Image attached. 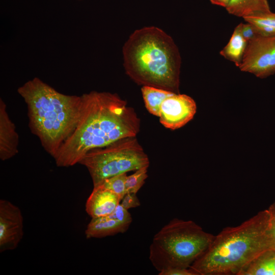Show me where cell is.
Segmentation results:
<instances>
[{"label": "cell", "instance_id": "obj_1", "mask_svg": "<svg viewBox=\"0 0 275 275\" xmlns=\"http://www.w3.org/2000/svg\"><path fill=\"white\" fill-rule=\"evenodd\" d=\"M141 121L134 109L116 93L91 91L81 95L73 131L52 157L59 167L73 166L91 150L136 136Z\"/></svg>", "mask_w": 275, "mask_h": 275}, {"label": "cell", "instance_id": "obj_2", "mask_svg": "<svg viewBox=\"0 0 275 275\" xmlns=\"http://www.w3.org/2000/svg\"><path fill=\"white\" fill-rule=\"evenodd\" d=\"M126 74L137 84L179 93L181 59L173 39L156 26L135 30L123 47Z\"/></svg>", "mask_w": 275, "mask_h": 275}, {"label": "cell", "instance_id": "obj_3", "mask_svg": "<svg viewBox=\"0 0 275 275\" xmlns=\"http://www.w3.org/2000/svg\"><path fill=\"white\" fill-rule=\"evenodd\" d=\"M271 249L267 209L238 226L224 228L190 268L198 275H239L265 250Z\"/></svg>", "mask_w": 275, "mask_h": 275}, {"label": "cell", "instance_id": "obj_4", "mask_svg": "<svg viewBox=\"0 0 275 275\" xmlns=\"http://www.w3.org/2000/svg\"><path fill=\"white\" fill-rule=\"evenodd\" d=\"M17 92L26 103L31 131L53 157L75 128L81 96L61 93L38 77L28 80Z\"/></svg>", "mask_w": 275, "mask_h": 275}, {"label": "cell", "instance_id": "obj_5", "mask_svg": "<svg viewBox=\"0 0 275 275\" xmlns=\"http://www.w3.org/2000/svg\"><path fill=\"white\" fill-rule=\"evenodd\" d=\"M214 237L193 221L174 218L154 235L149 247V259L159 272L189 268Z\"/></svg>", "mask_w": 275, "mask_h": 275}, {"label": "cell", "instance_id": "obj_6", "mask_svg": "<svg viewBox=\"0 0 275 275\" xmlns=\"http://www.w3.org/2000/svg\"><path fill=\"white\" fill-rule=\"evenodd\" d=\"M79 164L86 167L94 187L113 176L149 167L150 161L136 137L131 136L90 150Z\"/></svg>", "mask_w": 275, "mask_h": 275}, {"label": "cell", "instance_id": "obj_7", "mask_svg": "<svg viewBox=\"0 0 275 275\" xmlns=\"http://www.w3.org/2000/svg\"><path fill=\"white\" fill-rule=\"evenodd\" d=\"M263 78L275 73V36H259L248 42L242 62L238 67Z\"/></svg>", "mask_w": 275, "mask_h": 275}, {"label": "cell", "instance_id": "obj_8", "mask_svg": "<svg viewBox=\"0 0 275 275\" xmlns=\"http://www.w3.org/2000/svg\"><path fill=\"white\" fill-rule=\"evenodd\" d=\"M196 111V103L191 97L185 94L174 93L162 102L159 121L167 128L177 129L190 121Z\"/></svg>", "mask_w": 275, "mask_h": 275}, {"label": "cell", "instance_id": "obj_9", "mask_svg": "<svg viewBox=\"0 0 275 275\" xmlns=\"http://www.w3.org/2000/svg\"><path fill=\"white\" fill-rule=\"evenodd\" d=\"M23 236V219L18 207L0 200V252L15 249Z\"/></svg>", "mask_w": 275, "mask_h": 275}, {"label": "cell", "instance_id": "obj_10", "mask_svg": "<svg viewBox=\"0 0 275 275\" xmlns=\"http://www.w3.org/2000/svg\"><path fill=\"white\" fill-rule=\"evenodd\" d=\"M120 197L101 185L94 186L86 204V211L92 218L111 214L120 203Z\"/></svg>", "mask_w": 275, "mask_h": 275}, {"label": "cell", "instance_id": "obj_11", "mask_svg": "<svg viewBox=\"0 0 275 275\" xmlns=\"http://www.w3.org/2000/svg\"><path fill=\"white\" fill-rule=\"evenodd\" d=\"M19 136L8 114L7 105L0 99V158L5 161L18 152Z\"/></svg>", "mask_w": 275, "mask_h": 275}, {"label": "cell", "instance_id": "obj_12", "mask_svg": "<svg viewBox=\"0 0 275 275\" xmlns=\"http://www.w3.org/2000/svg\"><path fill=\"white\" fill-rule=\"evenodd\" d=\"M129 226L110 214L106 216L92 218L87 226L85 234L87 238H101L124 233Z\"/></svg>", "mask_w": 275, "mask_h": 275}, {"label": "cell", "instance_id": "obj_13", "mask_svg": "<svg viewBox=\"0 0 275 275\" xmlns=\"http://www.w3.org/2000/svg\"><path fill=\"white\" fill-rule=\"evenodd\" d=\"M239 275H275V249L262 252L240 272Z\"/></svg>", "mask_w": 275, "mask_h": 275}, {"label": "cell", "instance_id": "obj_14", "mask_svg": "<svg viewBox=\"0 0 275 275\" xmlns=\"http://www.w3.org/2000/svg\"><path fill=\"white\" fill-rule=\"evenodd\" d=\"M226 9L229 14L242 18L270 12L267 0H230Z\"/></svg>", "mask_w": 275, "mask_h": 275}, {"label": "cell", "instance_id": "obj_15", "mask_svg": "<svg viewBox=\"0 0 275 275\" xmlns=\"http://www.w3.org/2000/svg\"><path fill=\"white\" fill-rule=\"evenodd\" d=\"M247 44L248 42L243 37L238 24L235 28L229 42L219 53L238 67L242 62Z\"/></svg>", "mask_w": 275, "mask_h": 275}, {"label": "cell", "instance_id": "obj_16", "mask_svg": "<svg viewBox=\"0 0 275 275\" xmlns=\"http://www.w3.org/2000/svg\"><path fill=\"white\" fill-rule=\"evenodd\" d=\"M145 105L151 114L159 117L161 105L169 96L175 93L164 89L144 86L141 88Z\"/></svg>", "mask_w": 275, "mask_h": 275}, {"label": "cell", "instance_id": "obj_17", "mask_svg": "<svg viewBox=\"0 0 275 275\" xmlns=\"http://www.w3.org/2000/svg\"><path fill=\"white\" fill-rule=\"evenodd\" d=\"M245 22L253 24L259 35L263 36H275V13L271 11L243 18Z\"/></svg>", "mask_w": 275, "mask_h": 275}, {"label": "cell", "instance_id": "obj_18", "mask_svg": "<svg viewBox=\"0 0 275 275\" xmlns=\"http://www.w3.org/2000/svg\"><path fill=\"white\" fill-rule=\"evenodd\" d=\"M148 168L144 167L139 169L135 171L132 174L127 176L125 183L126 194H136L138 192L148 177Z\"/></svg>", "mask_w": 275, "mask_h": 275}, {"label": "cell", "instance_id": "obj_19", "mask_svg": "<svg viewBox=\"0 0 275 275\" xmlns=\"http://www.w3.org/2000/svg\"><path fill=\"white\" fill-rule=\"evenodd\" d=\"M126 173L119 174L104 180L99 185L114 192L118 195L122 200L126 194Z\"/></svg>", "mask_w": 275, "mask_h": 275}, {"label": "cell", "instance_id": "obj_20", "mask_svg": "<svg viewBox=\"0 0 275 275\" xmlns=\"http://www.w3.org/2000/svg\"><path fill=\"white\" fill-rule=\"evenodd\" d=\"M269 214V234L270 248L275 249V202L267 209Z\"/></svg>", "mask_w": 275, "mask_h": 275}, {"label": "cell", "instance_id": "obj_21", "mask_svg": "<svg viewBox=\"0 0 275 275\" xmlns=\"http://www.w3.org/2000/svg\"><path fill=\"white\" fill-rule=\"evenodd\" d=\"M239 24L241 34L248 42L260 36L256 27L252 23L246 22Z\"/></svg>", "mask_w": 275, "mask_h": 275}, {"label": "cell", "instance_id": "obj_22", "mask_svg": "<svg viewBox=\"0 0 275 275\" xmlns=\"http://www.w3.org/2000/svg\"><path fill=\"white\" fill-rule=\"evenodd\" d=\"M120 204L125 209L136 208L140 206L141 203L136 196V194L127 193L125 194Z\"/></svg>", "mask_w": 275, "mask_h": 275}, {"label": "cell", "instance_id": "obj_23", "mask_svg": "<svg viewBox=\"0 0 275 275\" xmlns=\"http://www.w3.org/2000/svg\"><path fill=\"white\" fill-rule=\"evenodd\" d=\"M159 275H198L191 268H172L159 272Z\"/></svg>", "mask_w": 275, "mask_h": 275}, {"label": "cell", "instance_id": "obj_24", "mask_svg": "<svg viewBox=\"0 0 275 275\" xmlns=\"http://www.w3.org/2000/svg\"><path fill=\"white\" fill-rule=\"evenodd\" d=\"M230 0H210L212 4L226 8Z\"/></svg>", "mask_w": 275, "mask_h": 275}]
</instances>
